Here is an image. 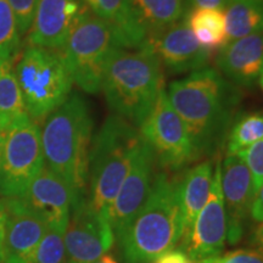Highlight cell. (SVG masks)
<instances>
[{
  "label": "cell",
  "mask_w": 263,
  "mask_h": 263,
  "mask_svg": "<svg viewBox=\"0 0 263 263\" xmlns=\"http://www.w3.org/2000/svg\"><path fill=\"white\" fill-rule=\"evenodd\" d=\"M20 200L48 228L58 230L62 234L70 219L72 203L76 201L67 184L45 164L31 180Z\"/></svg>",
  "instance_id": "obj_15"
},
{
  "label": "cell",
  "mask_w": 263,
  "mask_h": 263,
  "mask_svg": "<svg viewBox=\"0 0 263 263\" xmlns=\"http://www.w3.org/2000/svg\"><path fill=\"white\" fill-rule=\"evenodd\" d=\"M3 216V206H2V200H0V217Z\"/></svg>",
  "instance_id": "obj_39"
},
{
  "label": "cell",
  "mask_w": 263,
  "mask_h": 263,
  "mask_svg": "<svg viewBox=\"0 0 263 263\" xmlns=\"http://www.w3.org/2000/svg\"><path fill=\"white\" fill-rule=\"evenodd\" d=\"M130 4L147 38L183 18L184 0H130Z\"/></svg>",
  "instance_id": "obj_21"
},
{
  "label": "cell",
  "mask_w": 263,
  "mask_h": 263,
  "mask_svg": "<svg viewBox=\"0 0 263 263\" xmlns=\"http://www.w3.org/2000/svg\"><path fill=\"white\" fill-rule=\"evenodd\" d=\"M213 178V163L205 160L197 163L182 178V234L178 249L185 251L190 234L202 207L210 196Z\"/></svg>",
  "instance_id": "obj_20"
},
{
  "label": "cell",
  "mask_w": 263,
  "mask_h": 263,
  "mask_svg": "<svg viewBox=\"0 0 263 263\" xmlns=\"http://www.w3.org/2000/svg\"><path fill=\"white\" fill-rule=\"evenodd\" d=\"M167 97L189 132L196 160L224 145L241 100L239 87L216 68L192 72L166 88Z\"/></svg>",
  "instance_id": "obj_1"
},
{
  "label": "cell",
  "mask_w": 263,
  "mask_h": 263,
  "mask_svg": "<svg viewBox=\"0 0 263 263\" xmlns=\"http://www.w3.org/2000/svg\"><path fill=\"white\" fill-rule=\"evenodd\" d=\"M31 263H70L66 254L64 234L49 228L39 242Z\"/></svg>",
  "instance_id": "obj_27"
},
{
  "label": "cell",
  "mask_w": 263,
  "mask_h": 263,
  "mask_svg": "<svg viewBox=\"0 0 263 263\" xmlns=\"http://www.w3.org/2000/svg\"><path fill=\"white\" fill-rule=\"evenodd\" d=\"M20 34L16 15L9 0H0V61L12 60L20 48Z\"/></svg>",
  "instance_id": "obj_26"
},
{
  "label": "cell",
  "mask_w": 263,
  "mask_h": 263,
  "mask_svg": "<svg viewBox=\"0 0 263 263\" xmlns=\"http://www.w3.org/2000/svg\"><path fill=\"white\" fill-rule=\"evenodd\" d=\"M4 263H31L48 226L16 197H3Z\"/></svg>",
  "instance_id": "obj_14"
},
{
  "label": "cell",
  "mask_w": 263,
  "mask_h": 263,
  "mask_svg": "<svg viewBox=\"0 0 263 263\" xmlns=\"http://www.w3.org/2000/svg\"><path fill=\"white\" fill-rule=\"evenodd\" d=\"M209 263H263V251L254 249H240L219 256Z\"/></svg>",
  "instance_id": "obj_30"
},
{
  "label": "cell",
  "mask_w": 263,
  "mask_h": 263,
  "mask_svg": "<svg viewBox=\"0 0 263 263\" xmlns=\"http://www.w3.org/2000/svg\"><path fill=\"white\" fill-rule=\"evenodd\" d=\"M182 234V179L157 173L146 201L118 242L126 263H154L178 245Z\"/></svg>",
  "instance_id": "obj_3"
},
{
  "label": "cell",
  "mask_w": 263,
  "mask_h": 263,
  "mask_svg": "<svg viewBox=\"0 0 263 263\" xmlns=\"http://www.w3.org/2000/svg\"><path fill=\"white\" fill-rule=\"evenodd\" d=\"M116 48L121 47L110 26L87 10L61 48L73 83L85 93L101 90L105 66Z\"/></svg>",
  "instance_id": "obj_7"
},
{
  "label": "cell",
  "mask_w": 263,
  "mask_h": 263,
  "mask_svg": "<svg viewBox=\"0 0 263 263\" xmlns=\"http://www.w3.org/2000/svg\"><path fill=\"white\" fill-rule=\"evenodd\" d=\"M184 20L199 44L206 50L212 52L227 43L226 16L223 10L193 9Z\"/></svg>",
  "instance_id": "obj_23"
},
{
  "label": "cell",
  "mask_w": 263,
  "mask_h": 263,
  "mask_svg": "<svg viewBox=\"0 0 263 263\" xmlns=\"http://www.w3.org/2000/svg\"><path fill=\"white\" fill-rule=\"evenodd\" d=\"M140 140L138 127L116 114L105 120L94 137L89 155L88 202L106 218Z\"/></svg>",
  "instance_id": "obj_5"
},
{
  "label": "cell",
  "mask_w": 263,
  "mask_h": 263,
  "mask_svg": "<svg viewBox=\"0 0 263 263\" xmlns=\"http://www.w3.org/2000/svg\"><path fill=\"white\" fill-rule=\"evenodd\" d=\"M258 83H259V85H261V88H262V91H263V73L261 74V77H259V80H258Z\"/></svg>",
  "instance_id": "obj_38"
},
{
  "label": "cell",
  "mask_w": 263,
  "mask_h": 263,
  "mask_svg": "<svg viewBox=\"0 0 263 263\" xmlns=\"http://www.w3.org/2000/svg\"><path fill=\"white\" fill-rule=\"evenodd\" d=\"M221 183L228 224L227 240L234 245L244 234V224L255 196L251 173L238 154H227L221 164Z\"/></svg>",
  "instance_id": "obj_16"
},
{
  "label": "cell",
  "mask_w": 263,
  "mask_h": 263,
  "mask_svg": "<svg viewBox=\"0 0 263 263\" xmlns=\"http://www.w3.org/2000/svg\"><path fill=\"white\" fill-rule=\"evenodd\" d=\"M238 155L244 160L251 173L252 188L254 194H256L263 183V138L246 149L239 151Z\"/></svg>",
  "instance_id": "obj_28"
},
{
  "label": "cell",
  "mask_w": 263,
  "mask_h": 263,
  "mask_svg": "<svg viewBox=\"0 0 263 263\" xmlns=\"http://www.w3.org/2000/svg\"><path fill=\"white\" fill-rule=\"evenodd\" d=\"M44 164L41 128L25 115L6 133L0 162V195L20 199Z\"/></svg>",
  "instance_id": "obj_8"
},
{
  "label": "cell",
  "mask_w": 263,
  "mask_h": 263,
  "mask_svg": "<svg viewBox=\"0 0 263 263\" xmlns=\"http://www.w3.org/2000/svg\"><path fill=\"white\" fill-rule=\"evenodd\" d=\"M3 219L4 216L0 217V263H4V256H3V249H2V235H3Z\"/></svg>",
  "instance_id": "obj_37"
},
{
  "label": "cell",
  "mask_w": 263,
  "mask_h": 263,
  "mask_svg": "<svg viewBox=\"0 0 263 263\" xmlns=\"http://www.w3.org/2000/svg\"><path fill=\"white\" fill-rule=\"evenodd\" d=\"M221 161H217L210 196L194 223L185 252L194 263H209L224 250L227 216L221 183Z\"/></svg>",
  "instance_id": "obj_12"
},
{
  "label": "cell",
  "mask_w": 263,
  "mask_h": 263,
  "mask_svg": "<svg viewBox=\"0 0 263 263\" xmlns=\"http://www.w3.org/2000/svg\"><path fill=\"white\" fill-rule=\"evenodd\" d=\"M140 133L153 149L155 162L168 171H178L196 160L185 124L176 112L166 89L140 124Z\"/></svg>",
  "instance_id": "obj_9"
},
{
  "label": "cell",
  "mask_w": 263,
  "mask_h": 263,
  "mask_svg": "<svg viewBox=\"0 0 263 263\" xmlns=\"http://www.w3.org/2000/svg\"><path fill=\"white\" fill-rule=\"evenodd\" d=\"M83 3L91 14L110 26L121 48L143 47L147 35L138 22L130 0H83Z\"/></svg>",
  "instance_id": "obj_19"
},
{
  "label": "cell",
  "mask_w": 263,
  "mask_h": 263,
  "mask_svg": "<svg viewBox=\"0 0 263 263\" xmlns=\"http://www.w3.org/2000/svg\"><path fill=\"white\" fill-rule=\"evenodd\" d=\"M93 263H118L117 259L114 257L112 255L110 254H105L101 256L100 258H98L97 261H94Z\"/></svg>",
  "instance_id": "obj_35"
},
{
  "label": "cell",
  "mask_w": 263,
  "mask_h": 263,
  "mask_svg": "<svg viewBox=\"0 0 263 263\" xmlns=\"http://www.w3.org/2000/svg\"><path fill=\"white\" fill-rule=\"evenodd\" d=\"M38 2L39 0H9L16 15L20 34H25L31 28Z\"/></svg>",
  "instance_id": "obj_29"
},
{
  "label": "cell",
  "mask_w": 263,
  "mask_h": 263,
  "mask_svg": "<svg viewBox=\"0 0 263 263\" xmlns=\"http://www.w3.org/2000/svg\"><path fill=\"white\" fill-rule=\"evenodd\" d=\"M27 114L12 60L0 61V128L9 130Z\"/></svg>",
  "instance_id": "obj_24"
},
{
  "label": "cell",
  "mask_w": 263,
  "mask_h": 263,
  "mask_svg": "<svg viewBox=\"0 0 263 263\" xmlns=\"http://www.w3.org/2000/svg\"><path fill=\"white\" fill-rule=\"evenodd\" d=\"M87 10L83 0H39L28 31L29 44L61 50Z\"/></svg>",
  "instance_id": "obj_17"
},
{
  "label": "cell",
  "mask_w": 263,
  "mask_h": 263,
  "mask_svg": "<svg viewBox=\"0 0 263 263\" xmlns=\"http://www.w3.org/2000/svg\"><path fill=\"white\" fill-rule=\"evenodd\" d=\"M263 138V114H248L233 122L227 137V154H238Z\"/></svg>",
  "instance_id": "obj_25"
},
{
  "label": "cell",
  "mask_w": 263,
  "mask_h": 263,
  "mask_svg": "<svg viewBox=\"0 0 263 263\" xmlns=\"http://www.w3.org/2000/svg\"><path fill=\"white\" fill-rule=\"evenodd\" d=\"M14 70L33 120L47 117L70 97L73 81L61 50L29 45Z\"/></svg>",
  "instance_id": "obj_6"
},
{
  "label": "cell",
  "mask_w": 263,
  "mask_h": 263,
  "mask_svg": "<svg viewBox=\"0 0 263 263\" xmlns=\"http://www.w3.org/2000/svg\"><path fill=\"white\" fill-rule=\"evenodd\" d=\"M166 89L163 68L145 48H116L108 59L101 82L106 103L136 127H140Z\"/></svg>",
  "instance_id": "obj_4"
},
{
  "label": "cell",
  "mask_w": 263,
  "mask_h": 263,
  "mask_svg": "<svg viewBox=\"0 0 263 263\" xmlns=\"http://www.w3.org/2000/svg\"><path fill=\"white\" fill-rule=\"evenodd\" d=\"M115 234L106 217L98 213L87 197L72 203L64 233L70 263H93L114 245Z\"/></svg>",
  "instance_id": "obj_10"
},
{
  "label": "cell",
  "mask_w": 263,
  "mask_h": 263,
  "mask_svg": "<svg viewBox=\"0 0 263 263\" xmlns=\"http://www.w3.org/2000/svg\"><path fill=\"white\" fill-rule=\"evenodd\" d=\"M223 11L227 42L263 33V0H228Z\"/></svg>",
  "instance_id": "obj_22"
},
{
  "label": "cell",
  "mask_w": 263,
  "mask_h": 263,
  "mask_svg": "<svg viewBox=\"0 0 263 263\" xmlns=\"http://www.w3.org/2000/svg\"><path fill=\"white\" fill-rule=\"evenodd\" d=\"M154 166L155 156L153 149L141 136L130 168L108 210V222L117 240L149 196L154 182Z\"/></svg>",
  "instance_id": "obj_11"
},
{
  "label": "cell",
  "mask_w": 263,
  "mask_h": 263,
  "mask_svg": "<svg viewBox=\"0 0 263 263\" xmlns=\"http://www.w3.org/2000/svg\"><path fill=\"white\" fill-rule=\"evenodd\" d=\"M228 0H190L193 9H218L224 10Z\"/></svg>",
  "instance_id": "obj_33"
},
{
  "label": "cell",
  "mask_w": 263,
  "mask_h": 263,
  "mask_svg": "<svg viewBox=\"0 0 263 263\" xmlns=\"http://www.w3.org/2000/svg\"><path fill=\"white\" fill-rule=\"evenodd\" d=\"M91 132L89 106L78 94L51 111L41 129L45 166L67 184L76 201L88 190Z\"/></svg>",
  "instance_id": "obj_2"
},
{
  "label": "cell",
  "mask_w": 263,
  "mask_h": 263,
  "mask_svg": "<svg viewBox=\"0 0 263 263\" xmlns=\"http://www.w3.org/2000/svg\"><path fill=\"white\" fill-rule=\"evenodd\" d=\"M252 242L257 246L258 250L263 251V223H258L252 233Z\"/></svg>",
  "instance_id": "obj_34"
},
{
  "label": "cell",
  "mask_w": 263,
  "mask_h": 263,
  "mask_svg": "<svg viewBox=\"0 0 263 263\" xmlns=\"http://www.w3.org/2000/svg\"><path fill=\"white\" fill-rule=\"evenodd\" d=\"M217 71L236 87L250 88L263 73V33L227 42L216 55Z\"/></svg>",
  "instance_id": "obj_18"
},
{
  "label": "cell",
  "mask_w": 263,
  "mask_h": 263,
  "mask_svg": "<svg viewBox=\"0 0 263 263\" xmlns=\"http://www.w3.org/2000/svg\"><path fill=\"white\" fill-rule=\"evenodd\" d=\"M250 216L256 223H263V183L258 188L257 193L255 194L251 210H250Z\"/></svg>",
  "instance_id": "obj_32"
},
{
  "label": "cell",
  "mask_w": 263,
  "mask_h": 263,
  "mask_svg": "<svg viewBox=\"0 0 263 263\" xmlns=\"http://www.w3.org/2000/svg\"><path fill=\"white\" fill-rule=\"evenodd\" d=\"M141 48L155 54L163 70L173 74L192 73L207 67L212 52L194 37L185 20L149 37Z\"/></svg>",
  "instance_id": "obj_13"
},
{
  "label": "cell",
  "mask_w": 263,
  "mask_h": 263,
  "mask_svg": "<svg viewBox=\"0 0 263 263\" xmlns=\"http://www.w3.org/2000/svg\"><path fill=\"white\" fill-rule=\"evenodd\" d=\"M154 263H194V261L190 259L185 251L180 249H173L157 257Z\"/></svg>",
  "instance_id": "obj_31"
},
{
  "label": "cell",
  "mask_w": 263,
  "mask_h": 263,
  "mask_svg": "<svg viewBox=\"0 0 263 263\" xmlns=\"http://www.w3.org/2000/svg\"><path fill=\"white\" fill-rule=\"evenodd\" d=\"M8 130H4L3 128H0V162H2L3 157V151H4V144H5V138Z\"/></svg>",
  "instance_id": "obj_36"
}]
</instances>
